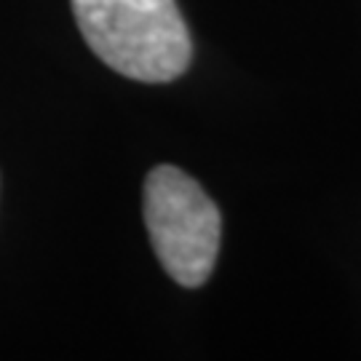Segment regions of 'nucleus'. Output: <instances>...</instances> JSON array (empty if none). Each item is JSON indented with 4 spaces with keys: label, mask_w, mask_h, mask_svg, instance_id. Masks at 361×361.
Instances as JSON below:
<instances>
[{
    "label": "nucleus",
    "mask_w": 361,
    "mask_h": 361,
    "mask_svg": "<svg viewBox=\"0 0 361 361\" xmlns=\"http://www.w3.org/2000/svg\"><path fill=\"white\" fill-rule=\"evenodd\" d=\"M145 225L155 257L180 286L207 284L222 235L217 204L182 169L161 164L145 180Z\"/></svg>",
    "instance_id": "f03ea898"
},
{
    "label": "nucleus",
    "mask_w": 361,
    "mask_h": 361,
    "mask_svg": "<svg viewBox=\"0 0 361 361\" xmlns=\"http://www.w3.org/2000/svg\"><path fill=\"white\" fill-rule=\"evenodd\" d=\"M78 30L107 67L169 83L190 67L193 43L177 0H70Z\"/></svg>",
    "instance_id": "f257e3e1"
}]
</instances>
